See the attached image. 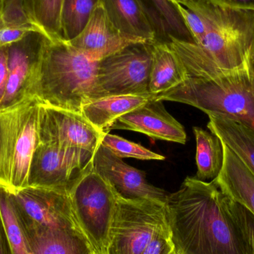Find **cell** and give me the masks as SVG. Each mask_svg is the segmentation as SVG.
Listing matches in <instances>:
<instances>
[{
	"instance_id": "cell-32",
	"label": "cell",
	"mask_w": 254,
	"mask_h": 254,
	"mask_svg": "<svg viewBox=\"0 0 254 254\" xmlns=\"http://www.w3.org/2000/svg\"><path fill=\"white\" fill-rule=\"evenodd\" d=\"M0 254H13L1 212H0Z\"/></svg>"
},
{
	"instance_id": "cell-36",
	"label": "cell",
	"mask_w": 254,
	"mask_h": 254,
	"mask_svg": "<svg viewBox=\"0 0 254 254\" xmlns=\"http://www.w3.org/2000/svg\"><path fill=\"white\" fill-rule=\"evenodd\" d=\"M170 254H179L177 252H176V249H174V250L173 251V252H171Z\"/></svg>"
},
{
	"instance_id": "cell-4",
	"label": "cell",
	"mask_w": 254,
	"mask_h": 254,
	"mask_svg": "<svg viewBox=\"0 0 254 254\" xmlns=\"http://www.w3.org/2000/svg\"><path fill=\"white\" fill-rule=\"evenodd\" d=\"M183 6L196 12L205 22V34L195 43L204 55L224 69L247 68L254 11L224 7L210 0H192Z\"/></svg>"
},
{
	"instance_id": "cell-15",
	"label": "cell",
	"mask_w": 254,
	"mask_h": 254,
	"mask_svg": "<svg viewBox=\"0 0 254 254\" xmlns=\"http://www.w3.org/2000/svg\"><path fill=\"white\" fill-rule=\"evenodd\" d=\"M115 129L137 131L152 138L182 144L187 140L184 127L165 110L163 101L153 98L116 119L108 132Z\"/></svg>"
},
{
	"instance_id": "cell-20",
	"label": "cell",
	"mask_w": 254,
	"mask_h": 254,
	"mask_svg": "<svg viewBox=\"0 0 254 254\" xmlns=\"http://www.w3.org/2000/svg\"><path fill=\"white\" fill-rule=\"evenodd\" d=\"M207 127L231 149L254 175V130L245 124L219 116H208Z\"/></svg>"
},
{
	"instance_id": "cell-17",
	"label": "cell",
	"mask_w": 254,
	"mask_h": 254,
	"mask_svg": "<svg viewBox=\"0 0 254 254\" xmlns=\"http://www.w3.org/2000/svg\"><path fill=\"white\" fill-rule=\"evenodd\" d=\"M224 164L213 179L221 191L254 215V175L240 158L224 144Z\"/></svg>"
},
{
	"instance_id": "cell-18",
	"label": "cell",
	"mask_w": 254,
	"mask_h": 254,
	"mask_svg": "<svg viewBox=\"0 0 254 254\" xmlns=\"http://www.w3.org/2000/svg\"><path fill=\"white\" fill-rule=\"evenodd\" d=\"M187 76L183 64L168 42L157 40L152 43L149 80L152 98L177 87L186 80Z\"/></svg>"
},
{
	"instance_id": "cell-31",
	"label": "cell",
	"mask_w": 254,
	"mask_h": 254,
	"mask_svg": "<svg viewBox=\"0 0 254 254\" xmlns=\"http://www.w3.org/2000/svg\"><path fill=\"white\" fill-rule=\"evenodd\" d=\"M210 1L214 2L215 4L230 7V8L254 11V0H210Z\"/></svg>"
},
{
	"instance_id": "cell-19",
	"label": "cell",
	"mask_w": 254,
	"mask_h": 254,
	"mask_svg": "<svg viewBox=\"0 0 254 254\" xmlns=\"http://www.w3.org/2000/svg\"><path fill=\"white\" fill-rule=\"evenodd\" d=\"M151 97L115 95L88 101L82 107L81 115L97 129L108 132L116 119L147 102Z\"/></svg>"
},
{
	"instance_id": "cell-21",
	"label": "cell",
	"mask_w": 254,
	"mask_h": 254,
	"mask_svg": "<svg viewBox=\"0 0 254 254\" xmlns=\"http://www.w3.org/2000/svg\"><path fill=\"white\" fill-rule=\"evenodd\" d=\"M24 227L28 235L32 254L92 253L87 242L80 234L61 230L31 229L25 225Z\"/></svg>"
},
{
	"instance_id": "cell-26",
	"label": "cell",
	"mask_w": 254,
	"mask_h": 254,
	"mask_svg": "<svg viewBox=\"0 0 254 254\" xmlns=\"http://www.w3.org/2000/svg\"><path fill=\"white\" fill-rule=\"evenodd\" d=\"M63 2L64 0H31L33 16L37 27L52 40H62Z\"/></svg>"
},
{
	"instance_id": "cell-24",
	"label": "cell",
	"mask_w": 254,
	"mask_h": 254,
	"mask_svg": "<svg viewBox=\"0 0 254 254\" xmlns=\"http://www.w3.org/2000/svg\"><path fill=\"white\" fill-rule=\"evenodd\" d=\"M0 212L13 254H32L13 194L0 186Z\"/></svg>"
},
{
	"instance_id": "cell-25",
	"label": "cell",
	"mask_w": 254,
	"mask_h": 254,
	"mask_svg": "<svg viewBox=\"0 0 254 254\" xmlns=\"http://www.w3.org/2000/svg\"><path fill=\"white\" fill-rule=\"evenodd\" d=\"M101 0H64L61 35L64 41L75 38L86 26Z\"/></svg>"
},
{
	"instance_id": "cell-13",
	"label": "cell",
	"mask_w": 254,
	"mask_h": 254,
	"mask_svg": "<svg viewBox=\"0 0 254 254\" xmlns=\"http://www.w3.org/2000/svg\"><path fill=\"white\" fill-rule=\"evenodd\" d=\"M93 167L119 196L166 204L168 193L149 184L144 172L128 165L102 144H100L94 155Z\"/></svg>"
},
{
	"instance_id": "cell-11",
	"label": "cell",
	"mask_w": 254,
	"mask_h": 254,
	"mask_svg": "<svg viewBox=\"0 0 254 254\" xmlns=\"http://www.w3.org/2000/svg\"><path fill=\"white\" fill-rule=\"evenodd\" d=\"M48 39L43 33L34 31L7 46L8 79L0 111L34 98Z\"/></svg>"
},
{
	"instance_id": "cell-5",
	"label": "cell",
	"mask_w": 254,
	"mask_h": 254,
	"mask_svg": "<svg viewBox=\"0 0 254 254\" xmlns=\"http://www.w3.org/2000/svg\"><path fill=\"white\" fill-rule=\"evenodd\" d=\"M40 107L34 98L0 111V186L13 193L28 185L31 158L40 143Z\"/></svg>"
},
{
	"instance_id": "cell-9",
	"label": "cell",
	"mask_w": 254,
	"mask_h": 254,
	"mask_svg": "<svg viewBox=\"0 0 254 254\" xmlns=\"http://www.w3.org/2000/svg\"><path fill=\"white\" fill-rule=\"evenodd\" d=\"M94 155L40 143L31 158L27 187L68 194L93 167Z\"/></svg>"
},
{
	"instance_id": "cell-33",
	"label": "cell",
	"mask_w": 254,
	"mask_h": 254,
	"mask_svg": "<svg viewBox=\"0 0 254 254\" xmlns=\"http://www.w3.org/2000/svg\"><path fill=\"white\" fill-rule=\"evenodd\" d=\"M248 68L254 75V34L247 59Z\"/></svg>"
},
{
	"instance_id": "cell-2",
	"label": "cell",
	"mask_w": 254,
	"mask_h": 254,
	"mask_svg": "<svg viewBox=\"0 0 254 254\" xmlns=\"http://www.w3.org/2000/svg\"><path fill=\"white\" fill-rule=\"evenodd\" d=\"M168 43L188 76L177 87L152 98L188 104L207 116L234 119L254 130V75L249 68L224 69L192 42L169 37Z\"/></svg>"
},
{
	"instance_id": "cell-35",
	"label": "cell",
	"mask_w": 254,
	"mask_h": 254,
	"mask_svg": "<svg viewBox=\"0 0 254 254\" xmlns=\"http://www.w3.org/2000/svg\"><path fill=\"white\" fill-rule=\"evenodd\" d=\"M173 1H174L175 2L177 3L178 4H180V5H185L187 3L192 1V0H173Z\"/></svg>"
},
{
	"instance_id": "cell-3",
	"label": "cell",
	"mask_w": 254,
	"mask_h": 254,
	"mask_svg": "<svg viewBox=\"0 0 254 254\" xmlns=\"http://www.w3.org/2000/svg\"><path fill=\"white\" fill-rule=\"evenodd\" d=\"M98 64L68 42L48 39L34 98L41 104L81 114L93 92Z\"/></svg>"
},
{
	"instance_id": "cell-22",
	"label": "cell",
	"mask_w": 254,
	"mask_h": 254,
	"mask_svg": "<svg viewBox=\"0 0 254 254\" xmlns=\"http://www.w3.org/2000/svg\"><path fill=\"white\" fill-rule=\"evenodd\" d=\"M193 131L196 140V179H216L223 167V143L216 134L199 127H193Z\"/></svg>"
},
{
	"instance_id": "cell-23",
	"label": "cell",
	"mask_w": 254,
	"mask_h": 254,
	"mask_svg": "<svg viewBox=\"0 0 254 254\" xmlns=\"http://www.w3.org/2000/svg\"><path fill=\"white\" fill-rule=\"evenodd\" d=\"M155 19L160 34L194 43L181 13L180 4L173 0H142Z\"/></svg>"
},
{
	"instance_id": "cell-27",
	"label": "cell",
	"mask_w": 254,
	"mask_h": 254,
	"mask_svg": "<svg viewBox=\"0 0 254 254\" xmlns=\"http://www.w3.org/2000/svg\"><path fill=\"white\" fill-rule=\"evenodd\" d=\"M101 144L110 149L120 158H131L139 160H158L162 161L165 157L155 153L138 143L129 141L124 137L110 132H104Z\"/></svg>"
},
{
	"instance_id": "cell-30",
	"label": "cell",
	"mask_w": 254,
	"mask_h": 254,
	"mask_svg": "<svg viewBox=\"0 0 254 254\" xmlns=\"http://www.w3.org/2000/svg\"><path fill=\"white\" fill-rule=\"evenodd\" d=\"M8 79L7 68V47L0 49V109L5 95Z\"/></svg>"
},
{
	"instance_id": "cell-14",
	"label": "cell",
	"mask_w": 254,
	"mask_h": 254,
	"mask_svg": "<svg viewBox=\"0 0 254 254\" xmlns=\"http://www.w3.org/2000/svg\"><path fill=\"white\" fill-rule=\"evenodd\" d=\"M68 43L91 61H100L130 45L143 42L121 32L101 1L83 31Z\"/></svg>"
},
{
	"instance_id": "cell-8",
	"label": "cell",
	"mask_w": 254,
	"mask_h": 254,
	"mask_svg": "<svg viewBox=\"0 0 254 254\" xmlns=\"http://www.w3.org/2000/svg\"><path fill=\"white\" fill-rule=\"evenodd\" d=\"M152 43L130 45L98 61L90 101L115 95L151 97Z\"/></svg>"
},
{
	"instance_id": "cell-6",
	"label": "cell",
	"mask_w": 254,
	"mask_h": 254,
	"mask_svg": "<svg viewBox=\"0 0 254 254\" xmlns=\"http://www.w3.org/2000/svg\"><path fill=\"white\" fill-rule=\"evenodd\" d=\"M68 195L76 222L91 252L107 254L117 201L114 190L92 167L80 178Z\"/></svg>"
},
{
	"instance_id": "cell-37",
	"label": "cell",
	"mask_w": 254,
	"mask_h": 254,
	"mask_svg": "<svg viewBox=\"0 0 254 254\" xmlns=\"http://www.w3.org/2000/svg\"><path fill=\"white\" fill-rule=\"evenodd\" d=\"M90 254H93V253H91Z\"/></svg>"
},
{
	"instance_id": "cell-12",
	"label": "cell",
	"mask_w": 254,
	"mask_h": 254,
	"mask_svg": "<svg viewBox=\"0 0 254 254\" xmlns=\"http://www.w3.org/2000/svg\"><path fill=\"white\" fill-rule=\"evenodd\" d=\"M104 133L81 114L40 104V143L95 155Z\"/></svg>"
},
{
	"instance_id": "cell-29",
	"label": "cell",
	"mask_w": 254,
	"mask_h": 254,
	"mask_svg": "<svg viewBox=\"0 0 254 254\" xmlns=\"http://www.w3.org/2000/svg\"><path fill=\"white\" fill-rule=\"evenodd\" d=\"M175 249L170 226L153 237L142 254H170Z\"/></svg>"
},
{
	"instance_id": "cell-28",
	"label": "cell",
	"mask_w": 254,
	"mask_h": 254,
	"mask_svg": "<svg viewBox=\"0 0 254 254\" xmlns=\"http://www.w3.org/2000/svg\"><path fill=\"white\" fill-rule=\"evenodd\" d=\"M227 203L241 235L246 254H254V215L228 195H227Z\"/></svg>"
},
{
	"instance_id": "cell-10",
	"label": "cell",
	"mask_w": 254,
	"mask_h": 254,
	"mask_svg": "<svg viewBox=\"0 0 254 254\" xmlns=\"http://www.w3.org/2000/svg\"><path fill=\"white\" fill-rule=\"evenodd\" d=\"M13 194L26 228L71 231L84 237L74 218L68 194L30 187Z\"/></svg>"
},
{
	"instance_id": "cell-7",
	"label": "cell",
	"mask_w": 254,
	"mask_h": 254,
	"mask_svg": "<svg viewBox=\"0 0 254 254\" xmlns=\"http://www.w3.org/2000/svg\"><path fill=\"white\" fill-rule=\"evenodd\" d=\"M116 198L107 254H142L153 237L169 227L165 204L117 194Z\"/></svg>"
},
{
	"instance_id": "cell-1",
	"label": "cell",
	"mask_w": 254,
	"mask_h": 254,
	"mask_svg": "<svg viewBox=\"0 0 254 254\" xmlns=\"http://www.w3.org/2000/svg\"><path fill=\"white\" fill-rule=\"evenodd\" d=\"M165 207L179 254H246L227 195L213 181L186 178Z\"/></svg>"
},
{
	"instance_id": "cell-16",
	"label": "cell",
	"mask_w": 254,
	"mask_h": 254,
	"mask_svg": "<svg viewBox=\"0 0 254 254\" xmlns=\"http://www.w3.org/2000/svg\"><path fill=\"white\" fill-rule=\"evenodd\" d=\"M115 26L125 35L146 43L158 40V25L142 0H101Z\"/></svg>"
},
{
	"instance_id": "cell-34",
	"label": "cell",
	"mask_w": 254,
	"mask_h": 254,
	"mask_svg": "<svg viewBox=\"0 0 254 254\" xmlns=\"http://www.w3.org/2000/svg\"><path fill=\"white\" fill-rule=\"evenodd\" d=\"M10 1V0H0V1H1V3L5 2V1ZM21 1H24V2L25 3V4L28 6V8H29L30 11H31V14H32L33 16L32 3H31V0H21ZM33 17H34V16H33Z\"/></svg>"
}]
</instances>
